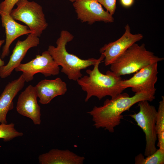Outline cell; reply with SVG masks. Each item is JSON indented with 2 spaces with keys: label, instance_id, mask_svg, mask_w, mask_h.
<instances>
[{
  "label": "cell",
  "instance_id": "1",
  "mask_svg": "<svg viewBox=\"0 0 164 164\" xmlns=\"http://www.w3.org/2000/svg\"><path fill=\"white\" fill-rule=\"evenodd\" d=\"M155 92L135 93L132 97L127 93H122L111 99H106L102 106H94L87 113L92 116L94 125L96 128H102L113 133L124 117L123 113L129 111L131 107L140 101H153L155 98Z\"/></svg>",
  "mask_w": 164,
  "mask_h": 164
},
{
  "label": "cell",
  "instance_id": "2",
  "mask_svg": "<svg viewBox=\"0 0 164 164\" xmlns=\"http://www.w3.org/2000/svg\"><path fill=\"white\" fill-rule=\"evenodd\" d=\"M100 59L94 65L92 70H86L88 75L81 77L77 80L82 90L87 93L85 99L87 102L92 97L95 96L101 100L106 96L111 98L122 93L125 89L121 86L122 79L111 70H108L105 74L101 73L99 66L104 59L101 54Z\"/></svg>",
  "mask_w": 164,
  "mask_h": 164
},
{
  "label": "cell",
  "instance_id": "3",
  "mask_svg": "<svg viewBox=\"0 0 164 164\" xmlns=\"http://www.w3.org/2000/svg\"><path fill=\"white\" fill-rule=\"evenodd\" d=\"M73 37L67 31H62L56 42V47L50 45L48 51L56 63L62 67L61 72L67 75L70 80L77 81L82 76L81 70L94 66L100 59L101 57L98 59L90 58L83 60L69 53L67 51L66 45Z\"/></svg>",
  "mask_w": 164,
  "mask_h": 164
},
{
  "label": "cell",
  "instance_id": "4",
  "mask_svg": "<svg viewBox=\"0 0 164 164\" xmlns=\"http://www.w3.org/2000/svg\"><path fill=\"white\" fill-rule=\"evenodd\" d=\"M163 60V58L158 57L147 50L144 44L139 45L135 43L110 65V70L116 75L121 76L136 72Z\"/></svg>",
  "mask_w": 164,
  "mask_h": 164
},
{
  "label": "cell",
  "instance_id": "5",
  "mask_svg": "<svg viewBox=\"0 0 164 164\" xmlns=\"http://www.w3.org/2000/svg\"><path fill=\"white\" fill-rule=\"evenodd\" d=\"M16 5L17 7L10 13L11 16L26 24L31 33L40 37L48 26L41 6L28 0H19Z\"/></svg>",
  "mask_w": 164,
  "mask_h": 164
},
{
  "label": "cell",
  "instance_id": "6",
  "mask_svg": "<svg viewBox=\"0 0 164 164\" xmlns=\"http://www.w3.org/2000/svg\"><path fill=\"white\" fill-rule=\"evenodd\" d=\"M138 103L139 108V112L129 116L134 120L145 134L146 145L144 155L146 156L153 153L157 150L155 123L157 111L155 107L151 105L147 101H141Z\"/></svg>",
  "mask_w": 164,
  "mask_h": 164
},
{
  "label": "cell",
  "instance_id": "7",
  "mask_svg": "<svg viewBox=\"0 0 164 164\" xmlns=\"http://www.w3.org/2000/svg\"><path fill=\"white\" fill-rule=\"evenodd\" d=\"M21 71L26 82L33 79L34 75L40 73L45 77L56 75L60 73L59 66L56 63L49 51H46L41 55H36L34 59L25 63H21L15 69Z\"/></svg>",
  "mask_w": 164,
  "mask_h": 164
},
{
  "label": "cell",
  "instance_id": "8",
  "mask_svg": "<svg viewBox=\"0 0 164 164\" xmlns=\"http://www.w3.org/2000/svg\"><path fill=\"white\" fill-rule=\"evenodd\" d=\"M158 63L141 69L128 79L123 80L121 86L125 89L131 88L135 93L156 92L155 85L158 80Z\"/></svg>",
  "mask_w": 164,
  "mask_h": 164
},
{
  "label": "cell",
  "instance_id": "9",
  "mask_svg": "<svg viewBox=\"0 0 164 164\" xmlns=\"http://www.w3.org/2000/svg\"><path fill=\"white\" fill-rule=\"evenodd\" d=\"M73 6L77 18L82 22L92 24L96 22L114 21L112 15L105 11L97 0H77L73 2Z\"/></svg>",
  "mask_w": 164,
  "mask_h": 164
},
{
  "label": "cell",
  "instance_id": "10",
  "mask_svg": "<svg viewBox=\"0 0 164 164\" xmlns=\"http://www.w3.org/2000/svg\"><path fill=\"white\" fill-rule=\"evenodd\" d=\"M125 28V32L121 37L104 45L100 49V53L104 57L105 66L110 65L132 45L143 38V36L140 33L132 34L128 24Z\"/></svg>",
  "mask_w": 164,
  "mask_h": 164
},
{
  "label": "cell",
  "instance_id": "11",
  "mask_svg": "<svg viewBox=\"0 0 164 164\" xmlns=\"http://www.w3.org/2000/svg\"><path fill=\"white\" fill-rule=\"evenodd\" d=\"M37 97L36 87L29 85L19 95L16 107L19 114L31 119L35 125L41 123V108Z\"/></svg>",
  "mask_w": 164,
  "mask_h": 164
},
{
  "label": "cell",
  "instance_id": "12",
  "mask_svg": "<svg viewBox=\"0 0 164 164\" xmlns=\"http://www.w3.org/2000/svg\"><path fill=\"white\" fill-rule=\"evenodd\" d=\"M39 43L38 37L31 33L24 40H18L8 63L0 67V77L5 78L10 76L13 70L21 63L28 50L37 46Z\"/></svg>",
  "mask_w": 164,
  "mask_h": 164
},
{
  "label": "cell",
  "instance_id": "13",
  "mask_svg": "<svg viewBox=\"0 0 164 164\" xmlns=\"http://www.w3.org/2000/svg\"><path fill=\"white\" fill-rule=\"evenodd\" d=\"M2 25L5 29L6 42L3 47L1 55L2 59L8 55L9 47L12 42L19 37L31 33L26 26L20 24L8 14L0 11Z\"/></svg>",
  "mask_w": 164,
  "mask_h": 164
},
{
  "label": "cell",
  "instance_id": "14",
  "mask_svg": "<svg viewBox=\"0 0 164 164\" xmlns=\"http://www.w3.org/2000/svg\"><path fill=\"white\" fill-rule=\"evenodd\" d=\"M35 87L39 101L43 104L49 103L54 97L64 94L67 91L66 83L59 77L41 80Z\"/></svg>",
  "mask_w": 164,
  "mask_h": 164
},
{
  "label": "cell",
  "instance_id": "15",
  "mask_svg": "<svg viewBox=\"0 0 164 164\" xmlns=\"http://www.w3.org/2000/svg\"><path fill=\"white\" fill-rule=\"evenodd\" d=\"M25 82L22 74L5 86L0 96V123H7L6 116L8 112L13 107V100L23 87Z\"/></svg>",
  "mask_w": 164,
  "mask_h": 164
},
{
  "label": "cell",
  "instance_id": "16",
  "mask_svg": "<svg viewBox=\"0 0 164 164\" xmlns=\"http://www.w3.org/2000/svg\"><path fill=\"white\" fill-rule=\"evenodd\" d=\"M40 164H82L85 158L70 150L53 149L38 157Z\"/></svg>",
  "mask_w": 164,
  "mask_h": 164
},
{
  "label": "cell",
  "instance_id": "17",
  "mask_svg": "<svg viewBox=\"0 0 164 164\" xmlns=\"http://www.w3.org/2000/svg\"><path fill=\"white\" fill-rule=\"evenodd\" d=\"M159 102L155 123V129L158 139L157 146L164 149V97Z\"/></svg>",
  "mask_w": 164,
  "mask_h": 164
},
{
  "label": "cell",
  "instance_id": "18",
  "mask_svg": "<svg viewBox=\"0 0 164 164\" xmlns=\"http://www.w3.org/2000/svg\"><path fill=\"white\" fill-rule=\"evenodd\" d=\"M135 164H164V149L159 148L153 153L144 157L140 153L135 158Z\"/></svg>",
  "mask_w": 164,
  "mask_h": 164
},
{
  "label": "cell",
  "instance_id": "19",
  "mask_svg": "<svg viewBox=\"0 0 164 164\" xmlns=\"http://www.w3.org/2000/svg\"><path fill=\"white\" fill-rule=\"evenodd\" d=\"M23 135V133L15 128V124L13 123L0 124V139H3L4 141H9Z\"/></svg>",
  "mask_w": 164,
  "mask_h": 164
},
{
  "label": "cell",
  "instance_id": "20",
  "mask_svg": "<svg viewBox=\"0 0 164 164\" xmlns=\"http://www.w3.org/2000/svg\"><path fill=\"white\" fill-rule=\"evenodd\" d=\"M19 0H4L0 3V11L10 14L14 5Z\"/></svg>",
  "mask_w": 164,
  "mask_h": 164
},
{
  "label": "cell",
  "instance_id": "21",
  "mask_svg": "<svg viewBox=\"0 0 164 164\" xmlns=\"http://www.w3.org/2000/svg\"><path fill=\"white\" fill-rule=\"evenodd\" d=\"M98 2L106 9L111 15L115 13L116 8V0H97Z\"/></svg>",
  "mask_w": 164,
  "mask_h": 164
},
{
  "label": "cell",
  "instance_id": "22",
  "mask_svg": "<svg viewBox=\"0 0 164 164\" xmlns=\"http://www.w3.org/2000/svg\"><path fill=\"white\" fill-rule=\"evenodd\" d=\"M134 0H120L121 5L125 7L131 6L134 2Z\"/></svg>",
  "mask_w": 164,
  "mask_h": 164
},
{
  "label": "cell",
  "instance_id": "23",
  "mask_svg": "<svg viewBox=\"0 0 164 164\" xmlns=\"http://www.w3.org/2000/svg\"><path fill=\"white\" fill-rule=\"evenodd\" d=\"M5 42L4 40H0V48L3 43ZM5 65V62L4 61L2 60L0 57V67L3 66Z\"/></svg>",
  "mask_w": 164,
  "mask_h": 164
},
{
  "label": "cell",
  "instance_id": "24",
  "mask_svg": "<svg viewBox=\"0 0 164 164\" xmlns=\"http://www.w3.org/2000/svg\"><path fill=\"white\" fill-rule=\"evenodd\" d=\"M77 0H69V1L72 2H73Z\"/></svg>",
  "mask_w": 164,
  "mask_h": 164
}]
</instances>
